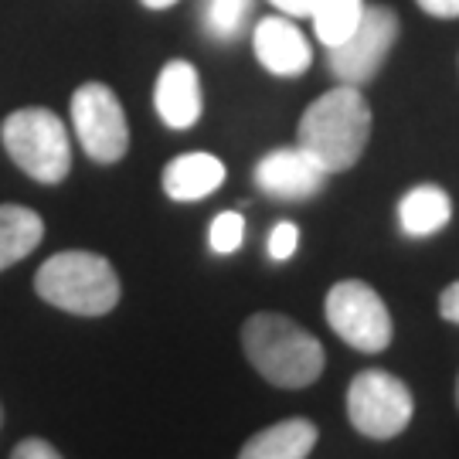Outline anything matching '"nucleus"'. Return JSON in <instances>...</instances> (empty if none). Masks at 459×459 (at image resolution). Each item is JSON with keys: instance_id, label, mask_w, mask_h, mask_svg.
I'll return each mask as SVG.
<instances>
[{"instance_id": "1", "label": "nucleus", "mask_w": 459, "mask_h": 459, "mask_svg": "<svg viewBox=\"0 0 459 459\" xmlns=\"http://www.w3.org/2000/svg\"><path fill=\"white\" fill-rule=\"evenodd\" d=\"M242 351L255 375L276 388H310L324 375V344L286 313H252L242 324Z\"/></svg>"}, {"instance_id": "2", "label": "nucleus", "mask_w": 459, "mask_h": 459, "mask_svg": "<svg viewBox=\"0 0 459 459\" xmlns=\"http://www.w3.org/2000/svg\"><path fill=\"white\" fill-rule=\"evenodd\" d=\"M371 140V106L358 85H337L313 99L296 130L303 147L327 174H344L358 164Z\"/></svg>"}, {"instance_id": "3", "label": "nucleus", "mask_w": 459, "mask_h": 459, "mask_svg": "<svg viewBox=\"0 0 459 459\" xmlns=\"http://www.w3.org/2000/svg\"><path fill=\"white\" fill-rule=\"evenodd\" d=\"M34 293L55 310L75 313V316H106L116 310L123 286L106 255L68 248V252L51 255L38 269Z\"/></svg>"}, {"instance_id": "4", "label": "nucleus", "mask_w": 459, "mask_h": 459, "mask_svg": "<svg viewBox=\"0 0 459 459\" xmlns=\"http://www.w3.org/2000/svg\"><path fill=\"white\" fill-rule=\"evenodd\" d=\"M0 140L7 157L38 184H62L72 170V140L51 109L28 106L11 113L0 126Z\"/></svg>"}, {"instance_id": "5", "label": "nucleus", "mask_w": 459, "mask_h": 459, "mask_svg": "<svg viewBox=\"0 0 459 459\" xmlns=\"http://www.w3.org/2000/svg\"><path fill=\"white\" fill-rule=\"evenodd\" d=\"M415 398L411 388L392 371L364 368L347 385V419L364 439L388 443L411 426Z\"/></svg>"}, {"instance_id": "6", "label": "nucleus", "mask_w": 459, "mask_h": 459, "mask_svg": "<svg viewBox=\"0 0 459 459\" xmlns=\"http://www.w3.org/2000/svg\"><path fill=\"white\" fill-rule=\"evenodd\" d=\"M324 313H327L330 330L361 354H381L392 344V313L385 307V299L377 296V290H371L361 279L333 282L324 299Z\"/></svg>"}, {"instance_id": "7", "label": "nucleus", "mask_w": 459, "mask_h": 459, "mask_svg": "<svg viewBox=\"0 0 459 459\" xmlns=\"http://www.w3.org/2000/svg\"><path fill=\"white\" fill-rule=\"evenodd\" d=\"M72 126L96 164H119L130 150V123L106 82H85L72 96Z\"/></svg>"}, {"instance_id": "8", "label": "nucleus", "mask_w": 459, "mask_h": 459, "mask_svg": "<svg viewBox=\"0 0 459 459\" xmlns=\"http://www.w3.org/2000/svg\"><path fill=\"white\" fill-rule=\"evenodd\" d=\"M398 14L385 4L364 7L361 24L351 31L344 45L327 48V65L333 72V79L341 85H358L371 82L377 72L385 68L388 55H392L394 41H398Z\"/></svg>"}, {"instance_id": "9", "label": "nucleus", "mask_w": 459, "mask_h": 459, "mask_svg": "<svg viewBox=\"0 0 459 459\" xmlns=\"http://www.w3.org/2000/svg\"><path fill=\"white\" fill-rule=\"evenodd\" d=\"M327 170L303 147H279L255 164V187L276 201H307L320 195Z\"/></svg>"}, {"instance_id": "10", "label": "nucleus", "mask_w": 459, "mask_h": 459, "mask_svg": "<svg viewBox=\"0 0 459 459\" xmlns=\"http://www.w3.org/2000/svg\"><path fill=\"white\" fill-rule=\"evenodd\" d=\"M252 48H255L259 65L279 79H296L313 62L310 41L290 17H263L252 31Z\"/></svg>"}, {"instance_id": "11", "label": "nucleus", "mask_w": 459, "mask_h": 459, "mask_svg": "<svg viewBox=\"0 0 459 459\" xmlns=\"http://www.w3.org/2000/svg\"><path fill=\"white\" fill-rule=\"evenodd\" d=\"M153 106L170 130H191L201 119V79L191 62H167L157 75V89H153Z\"/></svg>"}, {"instance_id": "12", "label": "nucleus", "mask_w": 459, "mask_h": 459, "mask_svg": "<svg viewBox=\"0 0 459 459\" xmlns=\"http://www.w3.org/2000/svg\"><path fill=\"white\" fill-rule=\"evenodd\" d=\"M316 439H320V429L310 419L293 415L248 436V443H242L238 449V459H307Z\"/></svg>"}, {"instance_id": "13", "label": "nucleus", "mask_w": 459, "mask_h": 459, "mask_svg": "<svg viewBox=\"0 0 459 459\" xmlns=\"http://www.w3.org/2000/svg\"><path fill=\"white\" fill-rule=\"evenodd\" d=\"M225 184V164L212 153H181L164 167V191L170 201H201Z\"/></svg>"}, {"instance_id": "14", "label": "nucleus", "mask_w": 459, "mask_h": 459, "mask_svg": "<svg viewBox=\"0 0 459 459\" xmlns=\"http://www.w3.org/2000/svg\"><path fill=\"white\" fill-rule=\"evenodd\" d=\"M453 218V201L439 184H419L398 201V225L409 238H429Z\"/></svg>"}, {"instance_id": "15", "label": "nucleus", "mask_w": 459, "mask_h": 459, "mask_svg": "<svg viewBox=\"0 0 459 459\" xmlns=\"http://www.w3.org/2000/svg\"><path fill=\"white\" fill-rule=\"evenodd\" d=\"M45 238L41 214L24 204H0V273L28 259Z\"/></svg>"}, {"instance_id": "16", "label": "nucleus", "mask_w": 459, "mask_h": 459, "mask_svg": "<svg viewBox=\"0 0 459 459\" xmlns=\"http://www.w3.org/2000/svg\"><path fill=\"white\" fill-rule=\"evenodd\" d=\"M364 0H316L310 11L313 31L320 38L324 48H337L344 45L351 31L361 24L364 17Z\"/></svg>"}, {"instance_id": "17", "label": "nucleus", "mask_w": 459, "mask_h": 459, "mask_svg": "<svg viewBox=\"0 0 459 459\" xmlns=\"http://www.w3.org/2000/svg\"><path fill=\"white\" fill-rule=\"evenodd\" d=\"M252 4H255V0H204V4H201L204 34L214 38V41H225V45L235 41V38L248 28Z\"/></svg>"}, {"instance_id": "18", "label": "nucleus", "mask_w": 459, "mask_h": 459, "mask_svg": "<svg viewBox=\"0 0 459 459\" xmlns=\"http://www.w3.org/2000/svg\"><path fill=\"white\" fill-rule=\"evenodd\" d=\"M208 242H212V252H218V255L238 252L242 242H246V218L238 212L214 214L212 229H208Z\"/></svg>"}, {"instance_id": "19", "label": "nucleus", "mask_w": 459, "mask_h": 459, "mask_svg": "<svg viewBox=\"0 0 459 459\" xmlns=\"http://www.w3.org/2000/svg\"><path fill=\"white\" fill-rule=\"evenodd\" d=\"M265 248H269V259L273 263H286L293 259L296 248H299V225L296 221H276L269 238H265Z\"/></svg>"}, {"instance_id": "20", "label": "nucleus", "mask_w": 459, "mask_h": 459, "mask_svg": "<svg viewBox=\"0 0 459 459\" xmlns=\"http://www.w3.org/2000/svg\"><path fill=\"white\" fill-rule=\"evenodd\" d=\"M11 459H65L48 439H38V436H28L11 449Z\"/></svg>"}, {"instance_id": "21", "label": "nucleus", "mask_w": 459, "mask_h": 459, "mask_svg": "<svg viewBox=\"0 0 459 459\" xmlns=\"http://www.w3.org/2000/svg\"><path fill=\"white\" fill-rule=\"evenodd\" d=\"M439 313H443V320H449V324L459 327V279L449 282L443 293H439Z\"/></svg>"}, {"instance_id": "22", "label": "nucleus", "mask_w": 459, "mask_h": 459, "mask_svg": "<svg viewBox=\"0 0 459 459\" xmlns=\"http://www.w3.org/2000/svg\"><path fill=\"white\" fill-rule=\"evenodd\" d=\"M426 14L432 17H443V21H453V17H459V0H415Z\"/></svg>"}, {"instance_id": "23", "label": "nucleus", "mask_w": 459, "mask_h": 459, "mask_svg": "<svg viewBox=\"0 0 459 459\" xmlns=\"http://www.w3.org/2000/svg\"><path fill=\"white\" fill-rule=\"evenodd\" d=\"M279 11L286 17H310V11H313V4L316 0H273Z\"/></svg>"}, {"instance_id": "24", "label": "nucleus", "mask_w": 459, "mask_h": 459, "mask_svg": "<svg viewBox=\"0 0 459 459\" xmlns=\"http://www.w3.org/2000/svg\"><path fill=\"white\" fill-rule=\"evenodd\" d=\"M143 7H150V11H164V7H174L178 0H140Z\"/></svg>"}, {"instance_id": "25", "label": "nucleus", "mask_w": 459, "mask_h": 459, "mask_svg": "<svg viewBox=\"0 0 459 459\" xmlns=\"http://www.w3.org/2000/svg\"><path fill=\"white\" fill-rule=\"evenodd\" d=\"M456 409H459V377H456Z\"/></svg>"}, {"instance_id": "26", "label": "nucleus", "mask_w": 459, "mask_h": 459, "mask_svg": "<svg viewBox=\"0 0 459 459\" xmlns=\"http://www.w3.org/2000/svg\"><path fill=\"white\" fill-rule=\"evenodd\" d=\"M0 429H4V405H0Z\"/></svg>"}]
</instances>
